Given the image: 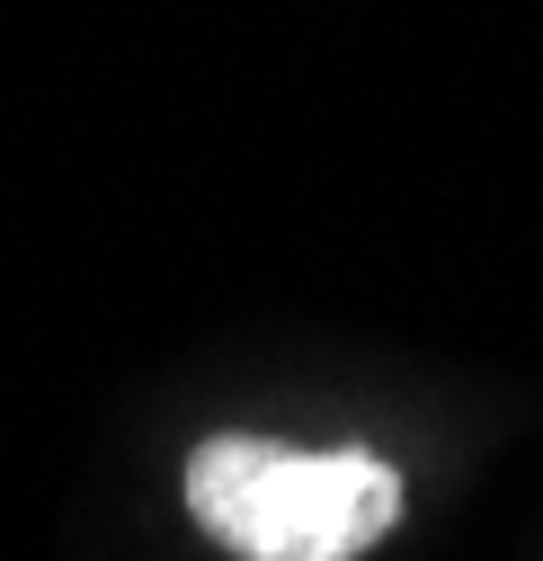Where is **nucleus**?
Instances as JSON below:
<instances>
[{"label":"nucleus","mask_w":543,"mask_h":561,"mask_svg":"<svg viewBox=\"0 0 543 561\" xmlns=\"http://www.w3.org/2000/svg\"><path fill=\"white\" fill-rule=\"evenodd\" d=\"M187 517L206 526L232 561H357L401 526V472L366 446H277L223 428L178 472Z\"/></svg>","instance_id":"f257e3e1"}]
</instances>
